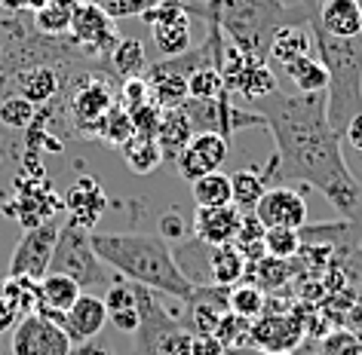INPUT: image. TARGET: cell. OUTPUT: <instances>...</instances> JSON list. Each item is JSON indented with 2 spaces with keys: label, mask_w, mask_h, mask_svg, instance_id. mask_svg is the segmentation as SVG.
Returning a JSON list of instances; mask_svg holds the SVG:
<instances>
[{
  "label": "cell",
  "mask_w": 362,
  "mask_h": 355,
  "mask_svg": "<svg viewBox=\"0 0 362 355\" xmlns=\"http://www.w3.org/2000/svg\"><path fill=\"white\" fill-rule=\"evenodd\" d=\"M93 248L126 282L191 303L197 285L181 270L169 242L148 233H93Z\"/></svg>",
  "instance_id": "2"
},
{
  "label": "cell",
  "mask_w": 362,
  "mask_h": 355,
  "mask_svg": "<svg viewBox=\"0 0 362 355\" xmlns=\"http://www.w3.org/2000/svg\"><path fill=\"white\" fill-rule=\"evenodd\" d=\"M120 150H123L126 166H129L135 175H151V172L163 162V150H160L157 138H151V135H135V138L126 141Z\"/></svg>",
  "instance_id": "26"
},
{
  "label": "cell",
  "mask_w": 362,
  "mask_h": 355,
  "mask_svg": "<svg viewBox=\"0 0 362 355\" xmlns=\"http://www.w3.org/2000/svg\"><path fill=\"white\" fill-rule=\"evenodd\" d=\"M153 34V47L163 59H175V56H185L191 49V25L185 22H172V25H157L151 28Z\"/></svg>",
  "instance_id": "29"
},
{
  "label": "cell",
  "mask_w": 362,
  "mask_h": 355,
  "mask_svg": "<svg viewBox=\"0 0 362 355\" xmlns=\"http://www.w3.org/2000/svg\"><path fill=\"white\" fill-rule=\"evenodd\" d=\"M359 10H362V0H359Z\"/></svg>",
  "instance_id": "50"
},
{
  "label": "cell",
  "mask_w": 362,
  "mask_h": 355,
  "mask_svg": "<svg viewBox=\"0 0 362 355\" xmlns=\"http://www.w3.org/2000/svg\"><path fill=\"white\" fill-rule=\"evenodd\" d=\"M187 19V4L181 0H157L153 6L141 13V22L148 28H157V25H172V22H185Z\"/></svg>",
  "instance_id": "38"
},
{
  "label": "cell",
  "mask_w": 362,
  "mask_h": 355,
  "mask_svg": "<svg viewBox=\"0 0 362 355\" xmlns=\"http://www.w3.org/2000/svg\"><path fill=\"white\" fill-rule=\"evenodd\" d=\"M344 141L350 144V148H356L362 153V114L347 126V132H344Z\"/></svg>",
  "instance_id": "48"
},
{
  "label": "cell",
  "mask_w": 362,
  "mask_h": 355,
  "mask_svg": "<svg viewBox=\"0 0 362 355\" xmlns=\"http://www.w3.org/2000/svg\"><path fill=\"white\" fill-rule=\"evenodd\" d=\"M107 263L98 258L93 248V230L65 221V227H59V239H56V251L49 260V272H62L71 276L80 285V291L105 297V291L114 285V279L107 276Z\"/></svg>",
  "instance_id": "5"
},
{
  "label": "cell",
  "mask_w": 362,
  "mask_h": 355,
  "mask_svg": "<svg viewBox=\"0 0 362 355\" xmlns=\"http://www.w3.org/2000/svg\"><path fill=\"white\" fill-rule=\"evenodd\" d=\"M240 221L243 212L237 205H215V208H197L191 233L200 239L203 245H228L237 239L240 233Z\"/></svg>",
  "instance_id": "17"
},
{
  "label": "cell",
  "mask_w": 362,
  "mask_h": 355,
  "mask_svg": "<svg viewBox=\"0 0 362 355\" xmlns=\"http://www.w3.org/2000/svg\"><path fill=\"white\" fill-rule=\"evenodd\" d=\"M316 355H362V337L341 327V331H332L322 337L320 352Z\"/></svg>",
  "instance_id": "39"
},
{
  "label": "cell",
  "mask_w": 362,
  "mask_h": 355,
  "mask_svg": "<svg viewBox=\"0 0 362 355\" xmlns=\"http://www.w3.org/2000/svg\"><path fill=\"white\" fill-rule=\"evenodd\" d=\"M120 98H123V107H135V104H144L151 102V83L144 77H126L123 86H120Z\"/></svg>",
  "instance_id": "42"
},
{
  "label": "cell",
  "mask_w": 362,
  "mask_h": 355,
  "mask_svg": "<svg viewBox=\"0 0 362 355\" xmlns=\"http://www.w3.org/2000/svg\"><path fill=\"white\" fill-rule=\"evenodd\" d=\"M16 89H19L16 95H22L25 102H31L34 107L37 104L47 107L52 98L59 95V74L47 65H34L16 77Z\"/></svg>",
  "instance_id": "21"
},
{
  "label": "cell",
  "mask_w": 362,
  "mask_h": 355,
  "mask_svg": "<svg viewBox=\"0 0 362 355\" xmlns=\"http://www.w3.org/2000/svg\"><path fill=\"white\" fill-rule=\"evenodd\" d=\"M34 114H37V107L25 102L22 95H6L0 102V126H6V129H28L34 123Z\"/></svg>",
  "instance_id": "36"
},
{
  "label": "cell",
  "mask_w": 362,
  "mask_h": 355,
  "mask_svg": "<svg viewBox=\"0 0 362 355\" xmlns=\"http://www.w3.org/2000/svg\"><path fill=\"white\" fill-rule=\"evenodd\" d=\"M279 89L276 83V74L270 71L267 61H252V65L246 68V74H243L240 80V86H237V95H243L246 102H261V98H267V95H274Z\"/></svg>",
  "instance_id": "27"
},
{
  "label": "cell",
  "mask_w": 362,
  "mask_h": 355,
  "mask_svg": "<svg viewBox=\"0 0 362 355\" xmlns=\"http://www.w3.org/2000/svg\"><path fill=\"white\" fill-rule=\"evenodd\" d=\"M80 294H83V291H80V285L71 276L47 272V276L37 282V309H34V313H43L62 325V315L74 306V300Z\"/></svg>",
  "instance_id": "18"
},
{
  "label": "cell",
  "mask_w": 362,
  "mask_h": 355,
  "mask_svg": "<svg viewBox=\"0 0 362 355\" xmlns=\"http://www.w3.org/2000/svg\"><path fill=\"white\" fill-rule=\"evenodd\" d=\"M304 337V327L292 315H267L261 322L249 325V343H255L261 352H292Z\"/></svg>",
  "instance_id": "15"
},
{
  "label": "cell",
  "mask_w": 362,
  "mask_h": 355,
  "mask_svg": "<svg viewBox=\"0 0 362 355\" xmlns=\"http://www.w3.org/2000/svg\"><path fill=\"white\" fill-rule=\"evenodd\" d=\"M68 34L74 43L86 47L89 52H98V56H111V49L117 47L114 19L98 4H93V0H80L74 6Z\"/></svg>",
  "instance_id": "10"
},
{
  "label": "cell",
  "mask_w": 362,
  "mask_h": 355,
  "mask_svg": "<svg viewBox=\"0 0 362 355\" xmlns=\"http://www.w3.org/2000/svg\"><path fill=\"white\" fill-rule=\"evenodd\" d=\"M224 160H228V138L215 132H194L187 148L175 157V166L185 181H197L209 172H218Z\"/></svg>",
  "instance_id": "12"
},
{
  "label": "cell",
  "mask_w": 362,
  "mask_h": 355,
  "mask_svg": "<svg viewBox=\"0 0 362 355\" xmlns=\"http://www.w3.org/2000/svg\"><path fill=\"white\" fill-rule=\"evenodd\" d=\"M16 322H19V315H16V309H13L10 303H6L4 297H0V334H4L6 327H13Z\"/></svg>",
  "instance_id": "49"
},
{
  "label": "cell",
  "mask_w": 362,
  "mask_h": 355,
  "mask_svg": "<svg viewBox=\"0 0 362 355\" xmlns=\"http://www.w3.org/2000/svg\"><path fill=\"white\" fill-rule=\"evenodd\" d=\"M310 0L301 10H292L283 0H221L218 13L209 19V28H221L224 40L240 47L255 61L270 59V40L283 25H307Z\"/></svg>",
  "instance_id": "4"
},
{
  "label": "cell",
  "mask_w": 362,
  "mask_h": 355,
  "mask_svg": "<svg viewBox=\"0 0 362 355\" xmlns=\"http://www.w3.org/2000/svg\"><path fill=\"white\" fill-rule=\"evenodd\" d=\"M105 325H107L105 297L89 294V291H83V294L74 300V306H71L68 313L62 315V327H65L68 340L74 343V346L93 340V337H98V334L105 331Z\"/></svg>",
  "instance_id": "14"
},
{
  "label": "cell",
  "mask_w": 362,
  "mask_h": 355,
  "mask_svg": "<svg viewBox=\"0 0 362 355\" xmlns=\"http://www.w3.org/2000/svg\"><path fill=\"white\" fill-rule=\"evenodd\" d=\"M267 175L264 169H255V166H246L240 172H233L230 175V187H233V205L240 208V212H255L258 199L264 196L267 190Z\"/></svg>",
  "instance_id": "23"
},
{
  "label": "cell",
  "mask_w": 362,
  "mask_h": 355,
  "mask_svg": "<svg viewBox=\"0 0 362 355\" xmlns=\"http://www.w3.org/2000/svg\"><path fill=\"white\" fill-rule=\"evenodd\" d=\"M258 114L264 116L276 153L267 160L264 175L295 178L316 187L344 215V221L362 227V184L341 153V138L329 126L325 92H286L261 98Z\"/></svg>",
  "instance_id": "1"
},
{
  "label": "cell",
  "mask_w": 362,
  "mask_h": 355,
  "mask_svg": "<svg viewBox=\"0 0 362 355\" xmlns=\"http://www.w3.org/2000/svg\"><path fill=\"white\" fill-rule=\"evenodd\" d=\"M114 104H117L114 89L107 86V80L86 77L83 83L74 89L71 104H68V114H71V123H74L77 135H98L102 132V123Z\"/></svg>",
  "instance_id": "9"
},
{
  "label": "cell",
  "mask_w": 362,
  "mask_h": 355,
  "mask_svg": "<svg viewBox=\"0 0 362 355\" xmlns=\"http://www.w3.org/2000/svg\"><path fill=\"white\" fill-rule=\"evenodd\" d=\"M153 138H157L160 150H163V160H175L178 153L187 148V141L194 138V126L181 107H169V111H163L160 129Z\"/></svg>",
  "instance_id": "20"
},
{
  "label": "cell",
  "mask_w": 362,
  "mask_h": 355,
  "mask_svg": "<svg viewBox=\"0 0 362 355\" xmlns=\"http://www.w3.org/2000/svg\"><path fill=\"white\" fill-rule=\"evenodd\" d=\"M255 217L264 224V230H304L307 227V203L298 190L279 184V187H267L264 196L255 205Z\"/></svg>",
  "instance_id": "11"
},
{
  "label": "cell",
  "mask_w": 362,
  "mask_h": 355,
  "mask_svg": "<svg viewBox=\"0 0 362 355\" xmlns=\"http://www.w3.org/2000/svg\"><path fill=\"white\" fill-rule=\"evenodd\" d=\"M228 309L233 315L246 318H258L261 313L267 309V297H264V288H258L255 282H240V285H233L228 291Z\"/></svg>",
  "instance_id": "28"
},
{
  "label": "cell",
  "mask_w": 362,
  "mask_h": 355,
  "mask_svg": "<svg viewBox=\"0 0 362 355\" xmlns=\"http://www.w3.org/2000/svg\"><path fill=\"white\" fill-rule=\"evenodd\" d=\"M206 267H209V285L218 288H233L249 276V260L243 258L237 242L212 245L209 254H206Z\"/></svg>",
  "instance_id": "19"
},
{
  "label": "cell",
  "mask_w": 362,
  "mask_h": 355,
  "mask_svg": "<svg viewBox=\"0 0 362 355\" xmlns=\"http://www.w3.org/2000/svg\"><path fill=\"white\" fill-rule=\"evenodd\" d=\"M230 92H224L218 98H209V102H197V98H185L181 102V111L187 114L194 132H215L221 138H230L233 132L240 129H267L264 116L258 111H246L240 104H230Z\"/></svg>",
  "instance_id": "6"
},
{
  "label": "cell",
  "mask_w": 362,
  "mask_h": 355,
  "mask_svg": "<svg viewBox=\"0 0 362 355\" xmlns=\"http://www.w3.org/2000/svg\"><path fill=\"white\" fill-rule=\"evenodd\" d=\"M107 322H111L117 331L135 334V331H139V325H141V313H139V306H132V309H117V313H107Z\"/></svg>",
  "instance_id": "44"
},
{
  "label": "cell",
  "mask_w": 362,
  "mask_h": 355,
  "mask_svg": "<svg viewBox=\"0 0 362 355\" xmlns=\"http://www.w3.org/2000/svg\"><path fill=\"white\" fill-rule=\"evenodd\" d=\"M43 4H47V0H0V6H4V10H10V13H22V10H34V13H37Z\"/></svg>",
  "instance_id": "47"
},
{
  "label": "cell",
  "mask_w": 362,
  "mask_h": 355,
  "mask_svg": "<svg viewBox=\"0 0 362 355\" xmlns=\"http://www.w3.org/2000/svg\"><path fill=\"white\" fill-rule=\"evenodd\" d=\"M307 52H310V37H307L304 25H283V28L274 34V40H270V59L283 71L292 65V61L307 56Z\"/></svg>",
  "instance_id": "22"
},
{
  "label": "cell",
  "mask_w": 362,
  "mask_h": 355,
  "mask_svg": "<svg viewBox=\"0 0 362 355\" xmlns=\"http://www.w3.org/2000/svg\"><path fill=\"white\" fill-rule=\"evenodd\" d=\"M224 343L218 337H194V355H224Z\"/></svg>",
  "instance_id": "46"
},
{
  "label": "cell",
  "mask_w": 362,
  "mask_h": 355,
  "mask_svg": "<svg viewBox=\"0 0 362 355\" xmlns=\"http://www.w3.org/2000/svg\"><path fill=\"white\" fill-rule=\"evenodd\" d=\"M310 19L334 37H362L359 0H310Z\"/></svg>",
  "instance_id": "16"
},
{
  "label": "cell",
  "mask_w": 362,
  "mask_h": 355,
  "mask_svg": "<svg viewBox=\"0 0 362 355\" xmlns=\"http://www.w3.org/2000/svg\"><path fill=\"white\" fill-rule=\"evenodd\" d=\"M56 239H59V224L52 221V217L37 227H31V230H25V236L19 239V245H16V251L10 258V272H6V276L40 282L49 272Z\"/></svg>",
  "instance_id": "8"
},
{
  "label": "cell",
  "mask_w": 362,
  "mask_h": 355,
  "mask_svg": "<svg viewBox=\"0 0 362 355\" xmlns=\"http://www.w3.org/2000/svg\"><path fill=\"white\" fill-rule=\"evenodd\" d=\"M62 203H65L68 221L83 227V230H93V227L102 221V215L107 212V193L93 175H80Z\"/></svg>",
  "instance_id": "13"
},
{
  "label": "cell",
  "mask_w": 362,
  "mask_h": 355,
  "mask_svg": "<svg viewBox=\"0 0 362 355\" xmlns=\"http://www.w3.org/2000/svg\"><path fill=\"white\" fill-rule=\"evenodd\" d=\"M71 355H117V352L111 349V343L98 334V337H93V340H86V343L71 346Z\"/></svg>",
  "instance_id": "45"
},
{
  "label": "cell",
  "mask_w": 362,
  "mask_h": 355,
  "mask_svg": "<svg viewBox=\"0 0 362 355\" xmlns=\"http://www.w3.org/2000/svg\"><path fill=\"white\" fill-rule=\"evenodd\" d=\"M286 77L295 83V92H325L329 86V71H325L320 56H301L286 68Z\"/></svg>",
  "instance_id": "25"
},
{
  "label": "cell",
  "mask_w": 362,
  "mask_h": 355,
  "mask_svg": "<svg viewBox=\"0 0 362 355\" xmlns=\"http://www.w3.org/2000/svg\"><path fill=\"white\" fill-rule=\"evenodd\" d=\"M224 80H221V71L215 65H203L197 68L191 77H187V98H197V102H209V98H218L224 95Z\"/></svg>",
  "instance_id": "32"
},
{
  "label": "cell",
  "mask_w": 362,
  "mask_h": 355,
  "mask_svg": "<svg viewBox=\"0 0 362 355\" xmlns=\"http://www.w3.org/2000/svg\"><path fill=\"white\" fill-rule=\"evenodd\" d=\"M71 346L65 327L43 313H28L13 325V355H71Z\"/></svg>",
  "instance_id": "7"
},
{
  "label": "cell",
  "mask_w": 362,
  "mask_h": 355,
  "mask_svg": "<svg viewBox=\"0 0 362 355\" xmlns=\"http://www.w3.org/2000/svg\"><path fill=\"white\" fill-rule=\"evenodd\" d=\"M153 355H194V331L181 325L169 327L153 346Z\"/></svg>",
  "instance_id": "40"
},
{
  "label": "cell",
  "mask_w": 362,
  "mask_h": 355,
  "mask_svg": "<svg viewBox=\"0 0 362 355\" xmlns=\"http://www.w3.org/2000/svg\"><path fill=\"white\" fill-rule=\"evenodd\" d=\"M301 230H264V254L270 258H279V260H292L301 254Z\"/></svg>",
  "instance_id": "34"
},
{
  "label": "cell",
  "mask_w": 362,
  "mask_h": 355,
  "mask_svg": "<svg viewBox=\"0 0 362 355\" xmlns=\"http://www.w3.org/2000/svg\"><path fill=\"white\" fill-rule=\"evenodd\" d=\"M111 68H114V74L117 77H141V71L144 65H148V59H144V47H141V40H132V37H126V40H117V47L111 49Z\"/></svg>",
  "instance_id": "30"
},
{
  "label": "cell",
  "mask_w": 362,
  "mask_h": 355,
  "mask_svg": "<svg viewBox=\"0 0 362 355\" xmlns=\"http://www.w3.org/2000/svg\"><path fill=\"white\" fill-rule=\"evenodd\" d=\"M0 297L6 300L13 309H16V315H28L37 309V282H31V279H16V276H6L4 282V288H0Z\"/></svg>",
  "instance_id": "31"
},
{
  "label": "cell",
  "mask_w": 362,
  "mask_h": 355,
  "mask_svg": "<svg viewBox=\"0 0 362 355\" xmlns=\"http://www.w3.org/2000/svg\"><path fill=\"white\" fill-rule=\"evenodd\" d=\"M307 25L313 31L316 52L329 71V86H325L329 126L338 138H344L347 126L362 114V37H334L310 19V13Z\"/></svg>",
  "instance_id": "3"
},
{
  "label": "cell",
  "mask_w": 362,
  "mask_h": 355,
  "mask_svg": "<svg viewBox=\"0 0 362 355\" xmlns=\"http://www.w3.org/2000/svg\"><path fill=\"white\" fill-rule=\"evenodd\" d=\"M98 135H102L107 144H117V148H123L126 141H132L135 138V126H132L129 111H126L123 104H114L111 111H107L105 123H102V132Z\"/></svg>",
  "instance_id": "33"
},
{
  "label": "cell",
  "mask_w": 362,
  "mask_h": 355,
  "mask_svg": "<svg viewBox=\"0 0 362 355\" xmlns=\"http://www.w3.org/2000/svg\"><path fill=\"white\" fill-rule=\"evenodd\" d=\"M129 111V116H132V126H135V135H157V129H160V116H163V107L153 102H144V104H135V107H126Z\"/></svg>",
  "instance_id": "41"
},
{
  "label": "cell",
  "mask_w": 362,
  "mask_h": 355,
  "mask_svg": "<svg viewBox=\"0 0 362 355\" xmlns=\"http://www.w3.org/2000/svg\"><path fill=\"white\" fill-rule=\"evenodd\" d=\"M71 13H74V6L43 4L40 10L34 13V25H37V31L47 34V37H56V34H68V28H71Z\"/></svg>",
  "instance_id": "35"
},
{
  "label": "cell",
  "mask_w": 362,
  "mask_h": 355,
  "mask_svg": "<svg viewBox=\"0 0 362 355\" xmlns=\"http://www.w3.org/2000/svg\"><path fill=\"white\" fill-rule=\"evenodd\" d=\"M191 196L197 208H215V205H233V187L230 175L224 172H209V175L191 181Z\"/></svg>",
  "instance_id": "24"
},
{
  "label": "cell",
  "mask_w": 362,
  "mask_h": 355,
  "mask_svg": "<svg viewBox=\"0 0 362 355\" xmlns=\"http://www.w3.org/2000/svg\"><path fill=\"white\" fill-rule=\"evenodd\" d=\"M157 227H160V239L163 242H181L187 233H191V227H187V221L178 212H166L160 217Z\"/></svg>",
  "instance_id": "43"
},
{
  "label": "cell",
  "mask_w": 362,
  "mask_h": 355,
  "mask_svg": "<svg viewBox=\"0 0 362 355\" xmlns=\"http://www.w3.org/2000/svg\"><path fill=\"white\" fill-rule=\"evenodd\" d=\"M249 272H255V285L258 288H279L283 282L288 279V267H286V260H279V258H270V254H264L261 260L255 263H249Z\"/></svg>",
  "instance_id": "37"
}]
</instances>
